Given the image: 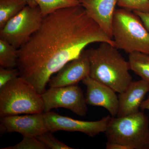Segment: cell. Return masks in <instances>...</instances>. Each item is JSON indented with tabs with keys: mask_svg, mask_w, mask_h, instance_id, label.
<instances>
[{
	"mask_svg": "<svg viewBox=\"0 0 149 149\" xmlns=\"http://www.w3.org/2000/svg\"><path fill=\"white\" fill-rule=\"evenodd\" d=\"M95 42L115 46L81 4L58 10L44 17L39 29L18 49L19 76L42 95L53 74Z\"/></svg>",
	"mask_w": 149,
	"mask_h": 149,
	"instance_id": "1",
	"label": "cell"
},
{
	"mask_svg": "<svg viewBox=\"0 0 149 149\" xmlns=\"http://www.w3.org/2000/svg\"><path fill=\"white\" fill-rule=\"evenodd\" d=\"M115 46L101 42L87 50L91 65L90 77L107 85L116 93L125 91L133 81L127 61Z\"/></svg>",
	"mask_w": 149,
	"mask_h": 149,
	"instance_id": "2",
	"label": "cell"
},
{
	"mask_svg": "<svg viewBox=\"0 0 149 149\" xmlns=\"http://www.w3.org/2000/svg\"><path fill=\"white\" fill-rule=\"evenodd\" d=\"M112 37L115 47L126 54H149V31L132 11L121 8L115 11Z\"/></svg>",
	"mask_w": 149,
	"mask_h": 149,
	"instance_id": "3",
	"label": "cell"
},
{
	"mask_svg": "<svg viewBox=\"0 0 149 149\" xmlns=\"http://www.w3.org/2000/svg\"><path fill=\"white\" fill-rule=\"evenodd\" d=\"M43 112L44 104L41 95L19 76L0 89L1 117Z\"/></svg>",
	"mask_w": 149,
	"mask_h": 149,
	"instance_id": "4",
	"label": "cell"
},
{
	"mask_svg": "<svg viewBox=\"0 0 149 149\" xmlns=\"http://www.w3.org/2000/svg\"><path fill=\"white\" fill-rule=\"evenodd\" d=\"M105 133L109 142L130 149H149V120L143 111L122 117L111 116Z\"/></svg>",
	"mask_w": 149,
	"mask_h": 149,
	"instance_id": "5",
	"label": "cell"
},
{
	"mask_svg": "<svg viewBox=\"0 0 149 149\" xmlns=\"http://www.w3.org/2000/svg\"><path fill=\"white\" fill-rule=\"evenodd\" d=\"M44 18L38 5L29 0L27 5L0 29V39L18 49L39 29Z\"/></svg>",
	"mask_w": 149,
	"mask_h": 149,
	"instance_id": "6",
	"label": "cell"
},
{
	"mask_svg": "<svg viewBox=\"0 0 149 149\" xmlns=\"http://www.w3.org/2000/svg\"><path fill=\"white\" fill-rule=\"evenodd\" d=\"M44 104V112L58 108L71 111L77 115L85 116L88 107L82 89L77 85L53 88L41 95Z\"/></svg>",
	"mask_w": 149,
	"mask_h": 149,
	"instance_id": "7",
	"label": "cell"
},
{
	"mask_svg": "<svg viewBox=\"0 0 149 149\" xmlns=\"http://www.w3.org/2000/svg\"><path fill=\"white\" fill-rule=\"evenodd\" d=\"M44 118L48 131L80 132L90 137L105 133L111 116L109 115L97 121H83L63 116L54 112H44Z\"/></svg>",
	"mask_w": 149,
	"mask_h": 149,
	"instance_id": "8",
	"label": "cell"
},
{
	"mask_svg": "<svg viewBox=\"0 0 149 149\" xmlns=\"http://www.w3.org/2000/svg\"><path fill=\"white\" fill-rule=\"evenodd\" d=\"M91 65L87 50L82 52L77 58L71 61L51 78L49 82L53 88L77 85L90 76Z\"/></svg>",
	"mask_w": 149,
	"mask_h": 149,
	"instance_id": "9",
	"label": "cell"
},
{
	"mask_svg": "<svg viewBox=\"0 0 149 149\" xmlns=\"http://www.w3.org/2000/svg\"><path fill=\"white\" fill-rule=\"evenodd\" d=\"M43 113L1 117V128L8 133L17 132L23 136L36 138L48 131Z\"/></svg>",
	"mask_w": 149,
	"mask_h": 149,
	"instance_id": "10",
	"label": "cell"
},
{
	"mask_svg": "<svg viewBox=\"0 0 149 149\" xmlns=\"http://www.w3.org/2000/svg\"><path fill=\"white\" fill-rule=\"evenodd\" d=\"M82 82L87 87L85 98L88 104L102 107L109 112L112 117L117 116L118 98L115 91L90 76Z\"/></svg>",
	"mask_w": 149,
	"mask_h": 149,
	"instance_id": "11",
	"label": "cell"
},
{
	"mask_svg": "<svg viewBox=\"0 0 149 149\" xmlns=\"http://www.w3.org/2000/svg\"><path fill=\"white\" fill-rule=\"evenodd\" d=\"M149 93V83L142 80L132 81L125 91L119 93L118 117H122L140 111L146 95Z\"/></svg>",
	"mask_w": 149,
	"mask_h": 149,
	"instance_id": "12",
	"label": "cell"
},
{
	"mask_svg": "<svg viewBox=\"0 0 149 149\" xmlns=\"http://www.w3.org/2000/svg\"><path fill=\"white\" fill-rule=\"evenodd\" d=\"M80 1L89 16L112 39V25L116 6L118 0Z\"/></svg>",
	"mask_w": 149,
	"mask_h": 149,
	"instance_id": "13",
	"label": "cell"
},
{
	"mask_svg": "<svg viewBox=\"0 0 149 149\" xmlns=\"http://www.w3.org/2000/svg\"><path fill=\"white\" fill-rule=\"evenodd\" d=\"M29 0H0V29L27 5Z\"/></svg>",
	"mask_w": 149,
	"mask_h": 149,
	"instance_id": "14",
	"label": "cell"
},
{
	"mask_svg": "<svg viewBox=\"0 0 149 149\" xmlns=\"http://www.w3.org/2000/svg\"><path fill=\"white\" fill-rule=\"evenodd\" d=\"M130 70L149 83V54L141 52L129 54Z\"/></svg>",
	"mask_w": 149,
	"mask_h": 149,
	"instance_id": "15",
	"label": "cell"
},
{
	"mask_svg": "<svg viewBox=\"0 0 149 149\" xmlns=\"http://www.w3.org/2000/svg\"><path fill=\"white\" fill-rule=\"evenodd\" d=\"M40 7L44 17L56 11L80 4V0H34Z\"/></svg>",
	"mask_w": 149,
	"mask_h": 149,
	"instance_id": "16",
	"label": "cell"
},
{
	"mask_svg": "<svg viewBox=\"0 0 149 149\" xmlns=\"http://www.w3.org/2000/svg\"><path fill=\"white\" fill-rule=\"evenodd\" d=\"M18 49L4 40L0 39V65L6 68L17 66Z\"/></svg>",
	"mask_w": 149,
	"mask_h": 149,
	"instance_id": "17",
	"label": "cell"
},
{
	"mask_svg": "<svg viewBox=\"0 0 149 149\" xmlns=\"http://www.w3.org/2000/svg\"><path fill=\"white\" fill-rule=\"evenodd\" d=\"M117 5L121 8L132 11L149 13L148 0H118Z\"/></svg>",
	"mask_w": 149,
	"mask_h": 149,
	"instance_id": "18",
	"label": "cell"
},
{
	"mask_svg": "<svg viewBox=\"0 0 149 149\" xmlns=\"http://www.w3.org/2000/svg\"><path fill=\"white\" fill-rule=\"evenodd\" d=\"M2 149H48L36 137L23 136L22 141L15 146Z\"/></svg>",
	"mask_w": 149,
	"mask_h": 149,
	"instance_id": "19",
	"label": "cell"
},
{
	"mask_svg": "<svg viewBox=\"0 0 149 149\" xmlns=\"http://www.w3.org/2000/svg\"><path fill=\"white\" fill-rule=\"evenodd\" d=\"M36 138L43 143L48 149H72L73 148L67 146L65 144L57 140L53 136L52 132L48 131L37 136Z\"/></svg>",
	"mask_w": 149,
	"mask_h": 149,
	"instance_id": "20",
	"label": "cell"
},
{
	"mask_svg": "<svg viewBox=\"0 0 149 149\" xmlns=\"http://www.w3.org/2000/svg\"><path fill=\"white\" fill-rule=\"evenodd\" d=\"M19 76V72L17 68H6L0 67V89L17 77Z\"/></svg>",
	"mask_w": 149,
	"mask_h": 149,
	"instance_id": "21",
	"label": "cell"
},
{
	"mask_svg": "<svg viewBox=\"0 0 149 149\" xmlns=\"http://www.w3.org/2000/svg\"><path fill=\"white\" fill-rule=\"evenodd\" d=\"M133 12L141 18L145 26L149 31V13H144L138 11H133Z\"/></svg>",
	"mask_w": 149,
	"mask_h": 149,
	"instance_id": "22",
	"label": "cell"
},
{
	"mask_svg": "<svg viewBox=\"0 0 149 149\" xmlns=\"http://www.w3.org/2000/svg\"><path fill=\"white\" fill-rule=\"evenodd\" d=\"M106 148L107 149H130L129 147L114 142H109L106 144Z\"/></svg>",
	"mask_w": 149,
	"mask_h": 149,
	"instance_id": "23",
	"label": "cell"
},
{
	"mask_svg": "<svg viewBox=\"0 0 149 149\" xmlns=\"http://www.w3.org/2000/svg\"><path fill=\"white\" fill-rule=\"evenodd\" d=\"M140 109L142 111L148 110L149 111V95L148 98L144 100L143 101L141 104Z\"/></svg>",
	"mask_w": 149,
	"mask_h": 149,
	"instance_id": "24",
	"label": "cell"
},
{
	"mask_svg": "<svg viewBox=\"0 0 149 149\" xmlns=\"http://www.w3.org/2000/svg\"><path fill=\"white\" fill-rule=\"evenodd\" d=\"M148 1H149V0H148Z\"/></svg>",
	"mask_w": 149,
	"mask_h": 149,
	"instance_id": "25",
	"label": "cell"
}]
</instances>
